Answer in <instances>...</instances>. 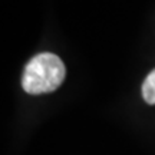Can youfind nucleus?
Here are the masks:
<instances>
[{
	"mask_svg": "<svg viewBox=\"0 0 155 155\" xmlns=\"http://www.w3.org/2000/svg\"><path fill=\"white\" fill-rule=\"evenodd\" d=\"M142 98L147 104L155 105V69L145 78L142 83Z\"/></svg>",
	"mask_w": 155,
	"mask_h": 155,
	"instance_id": "f03ea898",
	"label": "nucleus"
},
{
	"mask_svg": "<svg viewBox=\"0 0 155 155\" xmlns=\"http://www.w3.org/2000/svg\"><path fill=\"white\" fill-rule=\"evenodd\" d=\"M65 76L66 69L59 56L39 53L25 68L22 86L30 95L49 94L61 86Z\"/></svg>",
	"mask_w": 155,
	"mask_h": 155,
	"instance_id": "f257e3e1",
	"label": "nucleus"
}]
</instances>
